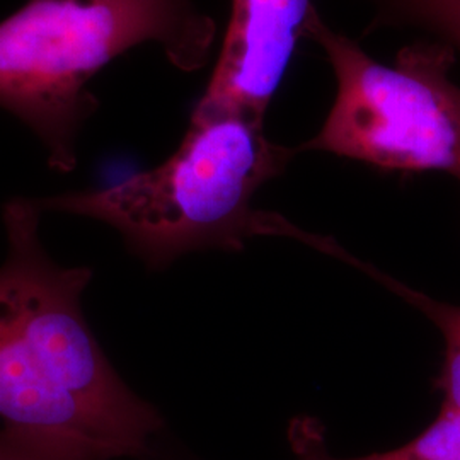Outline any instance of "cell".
Wrapping results in <instances>:
<instances>
[{"label":"cell","mask_w":460,"mask_h":460,"mask_svg":"<svg viewBox=\"0 0 460 460\" xmlns=\"http://www.w3.org/2000/svg\"><path fill=\"white\" fill-rule=\"evenodd\" d=\"M34 198L2 205L0 421L87 460L142 459L164 418L133 393L84 314L85 266L49 258Z\"/></svg>","instance_id":"obj_1"},{"label":"cell","mask_w":460,"mask_h":460,"mask_svg":"<svg viewBox=\"0 0 460 460\" xmlns=\"http://www.w3.org/2000/svg\"><path fill=\"white\" fill-rule=\"evenodd\" d=\"M264 119L197 106L163 164L108 188L34 198L41 212L102 222L152 271L201 251H241L260 235H283L326 254L336 243L254 208V197L296 154L264 133Z\"/></svg>","instance_id":"obj_2"},{"label":"cell","mask_w":460,"mask_h":460,"mask_svg":"<svg viewBox=\"0 0 460 460\" xmlns=\"http://www.w3.org/2000/svg\"><path fill=\"white\" fill-rule=\"evenodd\" d=\"M215 33L195 0H28L0 21V108L36 135L51 169L70 172L84 125L98 111L87 84L99 70L144 43L198 70Z\"/></svg>","instance_id":"obj_3"},{"label":"cell","mask_w":460,"mask_h":460,"mask_svg":"<svg viewBox=\"0 0 460 460\" xmlns=\"http://www.w3.org/2000/svg\"><path fill=\"white\" fill-rule=\"evenodd\" d=\"M304 38L326 53L338 89L321 130L302 150L382 171H442L460 181V85L450 79L454 49L440 41H416L399 49L393 66H384L358 41L331 30L314 5Z\"/></svg>","instance_id":"obj_4"},{"label":"cell","mask_w":460,"mask_h":460,"mask_svg":"<svg viewBox=\"0 0 460 460\" xmlns=\"http://www.w3.org/2000/svg\"><path fill=\"white\" fill-rule=\"evenodd\" d=\"M230 4L220 57L197 106L264 119L296 41L304 36L313 4L311 0H230Z\"/></svg>","instance_id":"obj_5"},{"label":"cell","mask_w":460,"mask_h":460,"mask_svg":"<svg viewBox=\"0 0 460 460\" xmlns=\"http://www.w3.org/2000/svg\"><path fill=\"white\" fill-rule=\"evenodd\" d=\"M287 438L296 460H460V411L442 406L418 437L394 450L360 457H340L329 450L326 428L314 416H296Z\"/></svg>","instance_id":"obj_6"},{"label":"cell","mask_w":460,"mask_h":460,"mask_svg":"<svg viewBox=\"0 0 460 460\" xmlns=\"http://www.w3.org/2000/svg\"><path fill=\"white\" fill-rule=\"evenodd\" d=\"M355 266L368 273L372 279H378L382 285L391 288L397 296L408 300L412 307L427 315L433 324L440 329L445 340V360L442 372L437 378V387L444 394L442 406L454 408L460 411V305H450L425 296L411 287L402 285L401 281L391 279L389 275L376 270L370 264L357 260Z\"/></svg>","instance_id":"obj_7"},{"label":"cell","mask_w":460,"mask_h":460,"mask_svg":"<svg viewBox=\"0 0 460 460\" xmlns=\"http://www.w3.org/2000/svg\"><path fill=\"white\" fill-rule=\"evenodd\" d=\"M372 11L368 31L411 28L460 53V0H363Z\"/></svg>","instance_id":"obj_8"},{"label":"cell","mask_w":460,"mask_h":460,"mask_svg":"<svg viewBox=\"0 0 460 460\" xmlns=\"http://www.w3.org/2000/svg\"><path fill=\"white\" fill-rule=\"evenodd\" d=\"M0 460H87L0 427Z\"/></svg>","instance_id":"obj_9"},{"label":"cell","mask_w":460,"mask_h":460,"mask_svg":"<svg viewBox=\"0 0 460 460\" xmlns=\"http://www.w3.org/2000/svg\"><path fill=\"white\" fill-rule=\"evenodd\" d=\"M140 460H203L198 457L197 454H193L191 450H188L186 447L178 444L176 440L165 437L164 433H161L152 447L148 448L147 454Z\"/></svg>","instance_id":"obj_10"}]
</instances>
